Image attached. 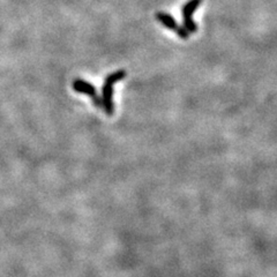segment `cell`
I'll return each instance as SVG.
<instances>
[{
	"instance_id": "obj_1",
	"label": "cell",
	"mask_w": 277,
	"mask_h": 277,
	"mask_svg": "<svg viewBox=\"0 0 277 277\" xmlns=\"http://www.w3.org/2000/svg\"><path fill=\"white\" fill-rule=\"evenodd\" d=\"M126 72L120 69V71L113 72L107 76L103 87H102V105L104 107L105 113L107 116H112L114 111V103H113V87L117 82L122 81L125 79Z\"/></svg>"
},
{
	"instance_id": "obj_2",
	"label": "cell",
	"mask_w": 277,
	"mask_h": 277,
	"mask_svg": "<svg viewBox=\"0 0 277 277\" xmlns=\"http://www.w3.org/2000/svg\"><path fill=\"white\" fill-rule=\"evenodd\" d=\"M202 0H190L181 7V15H183V23L184 28L189 33H196L197 24L193 20V14L199 7Z\"/></svg>"
},
{
	"instance_id": "obj_3",
	"label": "cell",
	"mask_w": 277,
	"mask_h": 277,
	"mask_svg": "<svg viewBox=\"0 0 277 277\" xmlns=\"http://www.w3.org/2000/svg\"><path fill=\"white\" fill-rule=\"evenodd\" d=\"M155 17L157 19V21H160L164 27L168 28V29L172 30L173 33H176L181 40H187V38L190 37L189 31L185 29L184 27H180V25L177 23L176 19H174L171 14H169V13L158 12L156 13Z\"/></svg>"
},
{
	"instance_id": "obj_4",
	"label": "cell",
	"mask_w": 277,
	"mask_h": 277,
	"mask_svg": "<svg viewBox=\"0 0 277 277\" xmlns=\"http://www.w3.org/2000/svg\"><path fill=\"white\" fill-rule=\"evenodd\" d=\"M73 89L79 94H85L89 96L92 100V103L95 104V107H102V100L98 97L96 88L94 87L91 84H89L88 81L82 80V79H76V80L73 81Z\"/></svg>"
}]
</instances>
